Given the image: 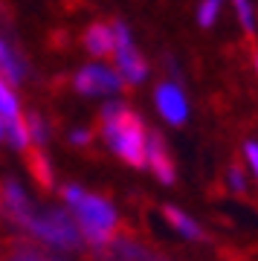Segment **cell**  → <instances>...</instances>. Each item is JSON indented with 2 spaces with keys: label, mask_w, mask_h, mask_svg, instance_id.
I'll use <instances>...</instances> for the list:
<instances>
[{
  "label": "cell",
  "mask_w": 258,
  "mask_h": 261,
  "mask_svg": "<svg viewBox=\"0 0 258 261\" xmlns=\"http://www.w3.org/2000/svg\"><path fill=\"white\" fill-rule=\"evenodd\" d=\"M99 130L119 160L134 168L148 166V130L137 113L122 102L105 105L99 113Z\"/></svg>",
  "instance_id": "obj_1"
},
{
  "label": "cell",
  "mask_w": 258,
  "mask_h": 261,
  "mask_svg": "<svg viewBox=\"0 0 258 261\" xmlns=\"http://www.w3.org/2000/svg\"><path fill=\"white\" fill-rule=\"evenodd\" d=\"M61 197H64L67 209H70V215L75 218V224L82 229V238L90 244L93 250L111 244L122 232L119 215L105 197L90 195V192H84L79 186H64Z\"/></svg>",
  "instance_id": "obj_2"
},
{
  "label": "cell",
  "mask_w": 258,
  "mask_h": 261,
  "mask_svg": "<svg viewBox=\"0 0 258 261\" xmlns=\"http://www.w3.org/2000/svg\"><path fill=\"white\" fill-rule=\"evenodd\" d=\"M27 235L35 244H44L56 252H75L82 250V229L75 224V218L70 215V209H44L35 212V218L29 221Z\"/></svg>",
  "instance_id": "obj_3"
},
{
  "label": "cell",
  "mask_w": 258,
  "mask_h": 261,
  "mask_svg": "<svg viewBox=\"0 0 258 261\" xmlns=\"http://www.w3.org/2000/svg\"><path fill=\"white\" fill-rule=\"evenodd\" d=\"M90 261H174V258H168L163 250H157V247L145 244L142 238L122 229L111 244L96 247L90 252Z\"/></svg>",
  "instance_id": "obj_4"
},
{
  "label": "cell",
  "mask_w": 258,
  "mask_h": 261,
  "mask_svg": "<svg viewBox=\"0 0 258 261\" xmlns=\"http://www.w3.org/2000/svg\"><path fill=\"white\" fill-rule=\"evenodd\" d=\"M0 218L12 224L15 229H23L27 232L29 221L35 218V209H32V200L27 197V192L15 183V180H3L0 183Z\"/></svg>",
  "instance_id": "obj_5"
},
{
  "label": "cell",
  "mask_w": 258,
  "mask_h": 261,
  "mask_svg": "<svg viewBox=\"0 0 258 261\" xmlns=\"http://www.w3.org/2000/svg\"><path fill=\"white\" fill-rule=\"evenodd\" d=\"M113 38H116L113 56H116V67H119L122 82H131V84L142 82V79L148 75V64H145V58L134 49V41H131L128 27H125V23H113Z\"/></svg>",
  "instance_id": "obj_6"
},
{
  "label": "cell",
  "mask_w": 258,
  "mask_h": 261,
  "mask_svg": "<svg viewBox=\"0 0 258 261\" xmlns=\"http://www.w3.org/2000/svg\"><path fill=\"white\" fill-rule=\"evenodd\" d=\"M75 90L84 96H105V93H119L125 82H122L119 73H113L108 67H99V64H90L75 73Z\"/></svg>",
  "instance_id": "obj_7"
},
{
  "label": "cell",
  "mask_w": 258,
  "mask_h": 261,
  "mask_svg": "<svg viewBox=\"0 0 258 261\" xmlns=\"http://www.w3.org/2000/svg\"><path fill=\"white\" fill-rule=\"evenodd\" d=\"M157 111L163 113V119L171 125H183L189 116V105L186 96L177 84H160L157 87Z\"/></svg>",
  "instance_id": "obj_8"
},
{
  "label": "cell",
  "mask_w": 258,
  "mask_h": 261,
  "mask_svg": "<svg viewBox=\"0 0 258 261\" xmlns=\"http://www.w3.org/2000/svg\"><path fill=\"white\" fill-rule=\"evenodd\" d=\"M148 168L154 171V177L160 183H174V163H171V154H168L166 140L160 137L157 130L148 134Z\"/></svg>",
  "instance_id": "obj_9"
},
{
  "label": "cell",
  "mask_w": 258,
  "mask_h": 261,
  "mask_svg": "<svg viewBox=\"0 0 258 261\" xmlns=\"http://www.w3.org/2000/svg\"><path fill=\"white\" fill-rule=\"evenodd\" d=\"M23 75H27L23 58L18 56V49L12 47L6 38L0 35V79L6 84H18V82H23Z\"/></svg>",
  "instance_id": "obj_10"
},
{
  "label": "cell",
  "mask_w": 258,
  "mask_h": 261,
  "mask_svg": "<svg viewBox=\"0 0 258 261\" xmlns=\"http://www.w3.org/2000/svg\"><path fill=\"white\" fill-rule=\"evenodd\" d=\"M3 261H58V258H53V255H49L44 247H38L32 238H12V241H6Z\"/></svg>",
  "instance_id": "obj_11"
},
{
  "label": "cell",
  "mask_w": 258,
  "mask_h": 261,
  "mask_svg": "<svg viewBox=\"0 0 258 261\" xmlns=\"http://www.w3.org/2000/svg\"><path fill=\"white\" fill-rule=\"evenodd\" d=\"M23 157H27V166H29L32 180H35L44 192H49L56 183H53V168H49V160H46V154L41 151V145H29V148L23 151Z\"/></svg>",
  "instance_id": "obj_12"
},
{
  "label": "cell",
  "mask_w": 258,
  "mask_h": 261,
  "mask_svg": "<svg viewBox=\"0 0 258 261\" xmlns=\"http://www.w3.org/2000/svg\"><path fill=\"white\" fill-rule=\"evenodd\" d=\"M84 47L90 49L93 56H111L116 49V38H113V27L108 23H93L84 35Z\"/></svg>",
  "instance_id": "obj_13"
},
{
  "label": "cell",
  "mask_w": 258,
  "mask_h": 261,
  "mask_svg": "<svg viewBox=\"0 0 258 261\" xmlns=\"http://www.w3.org/2000/svg\"><path fill=\"white\" fill-rule=\"evenodd\" d=\"M163 218H166L168 224L174 226L180 235L186 238H192V241H206V229H203L197 221H192L183 209H174V206H163Z\"/></svg>",
  "instance_id": "obj_14"
},
{
  "label": "cell",
  "mask_w": 258,
  "mask_h": 261,
  "mask_svg": "<svg viewBox=\"0 0 258 261\" xmlns=\"http://www.w3.org/2000/svg\"><path fill=\"white\" fill-rule=\"evenodd\" d=\"M0 116H3V122H12L20 116V105L15 99V90L3 79H0Z\"/></svg>",
  "instance_id": "obj_15"
},
{
  "label": "cell",
  "mask_w": 258,
  "mask_h": 261,
  "mask_svg": "<svg viewBox=\"0 0 258 261\" xmlns=\"http://www.w3.org/2000/svg\"><path fill=\"white\" fill-rule=\"evenodd\" d=\"M221 3H223V0H203V3H200V12H197L200 27H212L215 18H218V12H221Z\"/></svg>",
  "instance_id": "obj_16"
},
{
  "label": "cell",
  "mask_w": 258,
  "mask_h": 261,
  "mask_svg": "<svg viewBox=\"0 0 258 261\" xmlns=\"http://www.w3.org/2000/svg\"><path fill=\"white\" fill-rule=\"evenodd\" d=\"M27 125H29V137H32V145H44L46 142V125L38 113H29L27 116Z\"/></svg>",
  "instance_id": "obj_17"
},
{
  "label": "cell",
  "mask_w": 258,
  "mask_h": 261,
  "mask_svg": "<svg viewBox=\"0 0 258 261\" xmlns=\"http://www.w3.org/2000/svg\"><path fill=\"white\" fill-rule=\"evenodd\" d=\"M235 12H238V18H241V27L247 29L249 41H252V32H255V23H252V9H249V3H247V0H235Z\"/></svg>",
  "instance_id": "obj_18"
},
{
  "label": "cell",
  "mask_w": 258,
  "mask_h": 261,
  "mask_svg": "<svg viewBox=\"0 0 258 261\" xmlns=\"http://www.w3.org/2000/svg\"><path fill=\"white\" fill-rule=\"evenodd\" d=\"M229 186L235 189V192H247V183H244V171H241L238 166L229 168Z\"/></svg>",
  "instance_id": "obj_19"
},
{
  "label": "cell",
  "mask_w": 258,
  "mask_h": 261,
  "mask_svg": "<svg viewBox=\"0 0 258 261\" xmlns=\"http://www.w3.org/2000/svg\"><path fill=\"white\" fill-rule=\"evenodd\" d=\"M247 163H249V168H252V174L258 177V145L255 142H247Z\"/></svg>",
  "instance_id": "obj_20"
},
{
  "label": "cell",
  "mask_w": 258,
  "mask_h": 261,
  "mask_svg": "<svg viewBox=\"0 0 258 261\" xmlns=\"http://www.w3.org/2000/svg\"><path fill=\"white\" fill-rule=\"evenodd\" d=\"M70 142H73V145H87V142H90V134H87V130H73V134H70Z\"/></svg>",
  "instance_id": "obj_21"
},
{
  "label": "cell",
  "mask_w": 258,
  "mask_h": 261,
  "mask_svg": "<svg viewBox=\"0 0 258 261\" xmlns=\"http://www.w3.org/2000/svg\"><path fill=\"white\" fill-rule=\"evenodd\" d=\"M6 137V122H3V116H0V140Z\"/></svg>",
  "instance_id": "obj_22"
},
{
  "label": "cell",
  "mask_w": 258,
  "mask_h": 261,
  "mask_svg": "<svg viewBox=\"0 0 258 261\" xmlns=\"http://www.w3.org/2000/svg\"><path fill=\"white\" fill-rule=\"evenodd\" d=\"M252 61H255V70H258V47L252 44Z\"/></svg>",
  "instance_id": "obj_23"
}]
</instances>
